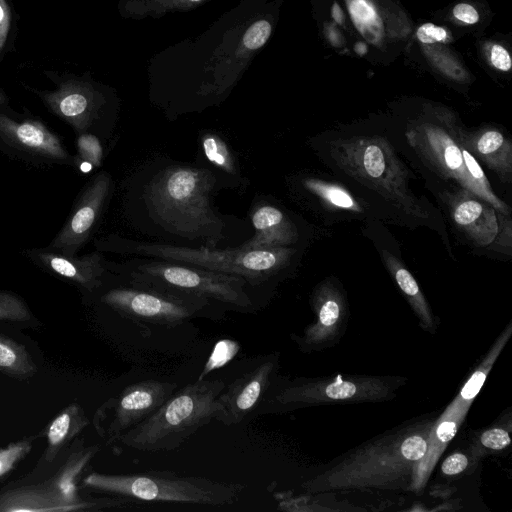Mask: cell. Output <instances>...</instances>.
<instances>
[{"label":"cell","instance_id":"obj_14","mask_svg":"<svg viewBox=\"0 0 512 512\" xmlns=\"http://www.w3.org/2000/svg\"><path fill=\"white\" fill-rule=\"evenodd\" d=\"M47 107L78 133H98L99 105L94 93L78 82H65L55 91L41 94ZM99 134V133H98Z\"/></svg>","mask_w":512,"mask_h":512},{"label":"cell","instance_id":"obj_15","mask_svg":"<svg viewBox=\"0 0 512 512\" xmlns=\"http://www.w3.org/2000/svg\"><path fill=\"white\" fill-rule=\"evenodd\" d=\"M26 253L39 266L91 292L101 287L108 270L106 259L98 251L82 257L68 256L48 248L32 249Z\"/></svg>","mask_w":512,"mask_h":512},{"label":"cell","instance_id":"obj_31","mask_svg":"<svg viewBox=\"0 0 512 512\" xmlns=\"http://www.w3.org/2000/svg\"><path fill=\"white\" fill-rule=\"evenodd\" d=\"M31 448L28 441H22L0 450V476L8 472L13 465Z\"/></svg>","mask_w":512,"mask_h":512},{"label":"cell","instance_id":"obj_25","mask_svg":"<svg viewBox=\"0 0 512 512\" xmlns=\"http://www.w3.org/2000/svg\"><path fill=\"white\" fill-rule=\"evenodd\" d=\"M0 369L16 375H30L35 371L25 349L0 335Z\"/></svg>","mask_w":512,"mask_h":512},{"label":"cell","instance_id":"obj_40","mask_svg":"<svg viewBox=\"0 0 512 512\" xmlns=\"http://www.w3.org/2000/svg\"><path fill=\"white\" fill-rule=\"evenodd\" d=\"M190 1H194L195 2V1H200V0H190Z\"/></svg>","mask_w":512,"mask_h":512},{"label":"cell","instance_id":"obj_8","mask_svg":"<svg viewBox=\"0 0 512 512\" xmlns=\"http://www.w3.org/2000/svg\"><path fill=\"white\" fill-rule=\"evenodd\" d=\"M429 433H410L390 444L363 450L320 478L329 488L385 486L412 470L428 446Z\"/></svg>","mask_w":512,"mask_h":512},{"label":"cell","instance_id":"obj_10","mask_svg":"<svg viewBox=\"0 0 512 512\" xmlns=\"http://www.w3.org/2000/svg\"><path fill=\"white\" fill-rule=\"evenodd\" d=\"M175 383L144 380L128 385L107 401L98 416V428L113 442L149 417L175 391Z\"/></svg>","mask_w":512,"mask_h":512},{"label":"cell","instance_id":"obj_33","mask_svg":"<svg viewBox=\"0 0 512 512\" xmlns=\"http://www.w3.org/2000/svg\"><path fill=\"white\" fill-rule=\"evenodd\" d=\"M480 442L486 448L501 450L509 446L511 439L506 430L493 428L482 433Z\"/></svg>","mask_w":512,"mask_h":512},{"label":"cell","instance_id":"obj_26","mask_svg":"<svg viewBox=\"0 0 512 512\" xmlns=\"http://www.w3.org/2000/svg\"><path fill=\"white\" fill-rule=\"evenodd\" d=\"M86 421L78 408H69L61 413L50 425L47 437L51 448L61 444L67 436L75 433Z\"/></svg>","mask_w":512,"mask_h":512},{"label":"cell","instance_id":"obj_30","mask_svg":"<svg viewBox=\"0 0 512 512\" xmlns=\"http://www.w3.org/2000/svg\"><path fill=\"white\" fill-rule=\"evenodd\" d=\"M25 303L11 293L0 292V320L23 321L29 318Z\"/></svg>","mask_w":512,"mask_h":512},{"label":"cell","instance_id":"obj_28","mask_svg":"<svg viewBox=\"0 0 512 512\" xmlns=\"http://www.w3.org/2000/svg\"><path fill=\"white\" fill-rule=\"evenodd\" d=\"M239 349L240 344L235 340L228 338L219 340L204 364L198 380L205 379L209 373L229 363L238 354Z\"/></svg>","mask_w":512,"mask_h":512},{"label":"cell","instance_id":"obj_1","mask_svg":"<svg viewBox=\"0 0 512 512\" xmlns=\"http://www.w3.org/2000/svg\"><path fill=\"white\" fill-rule=\"evenodd\" d=\"M216 176L206 167L161 164L142 184L138 199L150 224L165 235L217 247L226 221L212 205Z\"/></svg>","mask_w":512,"mask_h":512},{"label":"cell","instance_id":"obj_7","mask_svg":"<svg viewBox=\"0 0 512 512\" xmlns=\"http://www.w3.org/2000/svg\"><path fill=\"white\" fill-rule=\"evenodd\" d=\"M338 165L354 179L412 216L424 212L407 185V171L390 145L378 136L339 141L332 149Z\"/></svg>","mask_w":512,"mask_h":512},{"label":"cell","instance_id":"obj_12","mask_svg":"<svg viewBox=\"0 0 512 512\" xmlns=\"http://www.w3.org/2000/svg\"><path fill=\"white\" fill-rule=\"evenodd\" d=\"M112 190L113 181L108 172L95 175L83 189L67 222L47 248L75 256L96 228Z\"/></svg>","mask_w":512,"mask_h":512},{"label":"cell","instance_id":"obj_6","mask_svg":"<svg viewBox=\"0 0 512 512\" xmlns=\"http://www.w3.org/2000/svg\"><path fill=\"white\" fill-rule=\"evenodd\" d=\"M109 271L161 290L188 294L248 309L253 303L242 277L158 258L134 256L107 261Z\"/></svg>","mask_w":512,"mask_h":512},{"label":"cell","instance_id":"obj_11","mask_svg":"<svg viewBox=\"0 0 512 512\" xmlns=\"http://www.w3.org/2000/svg\"><path fill=\"white\" fill-rule=\"evenodd\" d=\"M0 150L32 163L74 164L59 137L37 120L0 113Z\"/></svg>","mask_w":512,"mask_h":512},{"label":"cell","instance_id":"obj_21","mask_svg":"<svg viewBox=\"0 0 512 512\" xmlns=\"http://www.w3.org/2000/svg\"><path fill=\"white\" fill-rule=\"evenodd\" d=\"M200 145L204 160L209 165L206 168L216 176L218 185L219 181H222L221 184L224 186L231 188L242 184L243 178L237 157L219 134L202 132Z\"/></svg>","mask_w":512,"mask_h":512},{"label":"cell","instance_id":"obj_35","mask_svg":"<svg viewBox=\"0 0 512 512\" xmlns=\"http://www.w3.org/2000/svg\"><path fill=\"white\" fill-rule=\"evenodd\" d=\"M468 466V459L462 453L450 455L442 463V472L446 475H456L463 472Z\"/></svg>","mask_w":512,"mask_h":512},{"label":"cell","instance_id":"obj_19","mask_svg":"<svg viewBox=\"0 0 512 512\" xmlns=\"http://www.w3.org/2000/svg\"><path fill=\"white\" fill-rule=\"evenodd\" d=\"M467 410L468 407L451 403L432 426L428 437L427 450L424 456L416 461L414 465L411 488L420 489L426 483L430 471L449 441L455 436Z\"/></svg>","mask_w":512,"mask_h":512},{"label":"cell","instance_id":"obj_22","mask_svg":"<svg viewBox=\"0 0 512 512\" xmlns=\"http://www.w3.org/2000/svg\"><path fill=\"white\" fill-rule=\"evenodd\" d=\"M385 263L402 292L407 296L410 304L426 328L433 327V319L424 296L412 274L402 265L393 254L384 253Z\"/></svg>","mask_w":512,"mask_h":512},{"label":"cell","instance_id":"obj_38","mask_svg":"<svg viewBox=\"0 0 512 512\" xmlns=\"http://www.w3.org/2000/svg\"><path fill=\"white\" fill-rule=\"evenodd\" d=\"M10 9L5 0H0V51L2 50L10 29Z\"/></svg>","mask_w":512,"mask_h":512},{"label":"cell","instance_id":"obj_39","mask_svg":"<svg viewBox=\"0 0 512 512\" xmlns=\"http://www.w3.org/2000/svg\"><path fill=\"white\" fill-rule=\"evenodd\" d=\"M332 15H333V18H334V20L336 22L342 23V21H343V13H342L340 7L338 6V4H336V3L333 5Z\"/></svg>","mask_w":512,"mask_h":512},{"label":"cell","instance_id":"obj_2","mask_svg":"<svg viewBox=\"0 0 512 512\" xmlns=\"http://www.w3.org/2000/svg\"><path fill=\"white\" fill-rule=\"evenodd\" d=\"M103 250L140 257L158 258L198 266L211 271L244 278L250 286H260L287 268L295 250L189 247L159 242L136 241L110 236L101 244Z\"/></svg>","mask_w":512,"mask_h":512},{"label":"cell","instance_id":"obj_18","mask_svg":"<svg viewBox=\"0 0 512 512\" xmlns=\"http://www.w3.org/2000/svg\"><path fill=\"white\" fill-rule=\"evenodd\" d=\"M337 380L329 384L295 381L280 390L274 401L286 408L297 404L315 403L324 399L347 400L354 397H366L369 394L368 384Z\"/></svg>","mask_w":512,"mask_h":512},{"label":"cell","instance_id":"obj_5","mask_svg":"<svg viewBox=\"0 0 512 512\" xmlns=\"http://www.w3.org/2000/svg\"><path fill=\"white\" fill-rule=\"evenodd\" d=\"M407 139L440 177L456 182L499 212L508 213L507 205L495 195L476 157L468 149L466 132L458 125L447 117L438 116L409 128Z\"/></svg>","mask_w":512,"mask_h":512},{"label":"cell","instance_id":"obj_34","mask_svg":"<svg viewBox=\"0 0 512 512\" xmlns=\"http://www.w3.org/2000/svg\"><path fill=\"white\" fill-rule=\"evenodd\" d=\"M416 35L418 40L424 44L445 42L448 38L447 31L444 28L432 23H426L420 26Z\"/></svg>","mask_w":512,"mask_h":512},{"label":"cell","instance_id":"obj_3","mask_svg":"<svg viewBox=\"0 0 512 512\" xmlns=\"http://www.w3.org/2000/svg\"><path fill=\"white\" fill-rule=\"evenodd\" d=\"M222 380H196L174 391L149 417L120 437L136 450L171 451L182 445L219 411L217 396Z\"/></svg>","mask_w":512,"mask_h":512},{"label":"cell","instance_id":"obj_24","mask_svg":"<svg viewBox=\"0 0 512 512\" xmlns=\"http://www.w3.org/2000/svg\"><path fill=\"white\" fill-rule=\"evenodd\" d=\"M304 187L332 209L357 213L363 211L357 199L347 189L337 184L309 178L304 181Z\"/></svg>","mask_w":512,"mask_h":512},{"label":"cell","instance_id":"obj_29","mask_svg":"<svg viewBox=\"0 0 512 512\" xmlns=\"http://www.w3.org/2000/svg\"><path fill=\"white\" fill-rule=\"evenodd\" d=\"M96 451L97 448L92 447L84 453H79L78 456L72 460V463L68 465L66 473L61 476L60 481L58 482V490L64 501H68L72 504H78L74 503L76 499L74 485L75 477Z\"/></svg>","mask_w":512,"mask_h":512},{"label":"cell","instance_id":"obj_16","mask_svg":"<svg viewBox=\"0 0 512 512\" xmlns=\"http://www.w3.org/2000/svg\"><path fill=\"white\" fill-rule=\"evenodd\" d=\"M255 229L253 237L242 243V249H272L291 247L299 238L292 220L277 206L258 203L250 212Z\"/></svg>","mask_w":512,"mask_h":512},{"label":"cell","instance_id":"obj_23","mask_svg":"<svg viewBox=\"0 0 512 512\" xmlns=\"http://www.w3.org/2000/svg\"><path fill=\"white\" fill-rule=\"evenodd\" d=\"M340 314V304L335 297L329 296L319 301L317 322L306 329L300 343L311 347L328 340L336 332Z\"/></svg>","mask_w":512,"mask_h":512},{"label":"cell","instance_id":"obj_37","mask_svg":"<svg viewBox=\"0 0 512 512\" xmlns=\"http://www.w3.org/2000/svg\"><path fill=\"white\" fill-rule=\"evenodd\" d=\"M456 19L466 24H475L479 20V14L476 9L466 3L457 4L453 9Z\"/></svg>","mask_w":512,"mask_h":512},{"label":"cell","instance_id":"obj_4","mask_svg":"<svg viewBox=\"0 0 512 512\" xmlns=\"http://www.w3.org/2000/svg\"><path fill=\"white\" fill-rule=\"evenodd\" d=\"M84 484L125 503H184L212 507L234 503L245 488L237 483L219 482L199 476H180L170 471L132 474L93 472L84 479Z\"/></svg>","mask_w":512,"mask_h":512},{"label":"cell","instance_id":"obj_13","mask_svg":"<svg viewBox=\"0 0 512 512\" xmlns=\"http://www.w3.org/2000/svg\"><path fill=\"white\" fill-rule=\"evenodd\" d=\"M276 369L275 359H267L232 381L217 396L215 420L225 426L239 424L262 400Z\"/></svg>","mask_w":512,"mask_h":512},{"label":"cell","instance_id":"obj_36","mask_svg":"<svg viewBox=\"0 0 512 512\" xmlns=\"http://www.w3.org/2000/svg\"><path fill=\"white\" fill-rule=\"evenodd\" d=\"M490 60L492 65L501 71H509L511 68L512 62L510 55L501 45H494L492 47Z\"/></svg>","mask_w":512,"mask_h":512},{"label":"cell","instance_id":"obj_17","mask_svg":"<svg viewBox=\"0 0 512 512\" xmlns=\"http://www.w3.org/2000/svg\"><path fill=\"white\" fill-rule=\"evenodd\" d=\"M496 209L465 191V195L452 206V218L456 226L475 244L492 243L499 231Z\"/></svg>","mask_w":512,"mask_h":512},{"label":"cell","instance_id":"obj_20","mask_svg":"<svg viewBox=\"0 0 512 512\" xmlns=\"http://www.w3.org/2000/svg\"><path fill=\"white\" fill-rule=\"evenodd\" d=\"M466 143L471 153L484 162L503 181L511 179L512 146L505 135L496 128L466 132Z\"/></svg>","mask_w":512,"mask_h":512},{"label":"cell","instance_id":"obj_32","mask_svg":"<svg viewBox=\"0 0 512 512\" xmlns=\"http://www.w3.org/2000/svg\"><path fill=\"white\" fill-rule=\"evenodd\" d=\"M270 33V23L266 20H260L247 29L243 37V42L248 49H257L265 44Z\"/></svg>","mask_w":512,"mask_h":512},{"label":"cell","instance_id":"obj_27","mask_svg":"<svg viewBox=\"0 0 512 512\" xmlns=\"http://www.w3.org/2000/svg\"><path fill=\"white\" fill-rule=\"evenodd\" d=\"M104 154L99 137L92 133L78 134L77 155L74 164H87L90 167H99Z\"/></svg>","mask_w":512,"mask_h":512},{"label":"cell","instance_id":"obj_9","mask_svg":"<svg viewBox=\"0 0 512 512\" xmlns=\"http://www.w3.org/2000/svg\"><path fill=\"white\" fill-rule=\"evenodd\" d=\"M122 277L126 283L111 287L100 300L135 322L176 327L210 303L205 298L161 290Z\"/></svg>","mask_w":512,"mask_h":512}]
</instances>
